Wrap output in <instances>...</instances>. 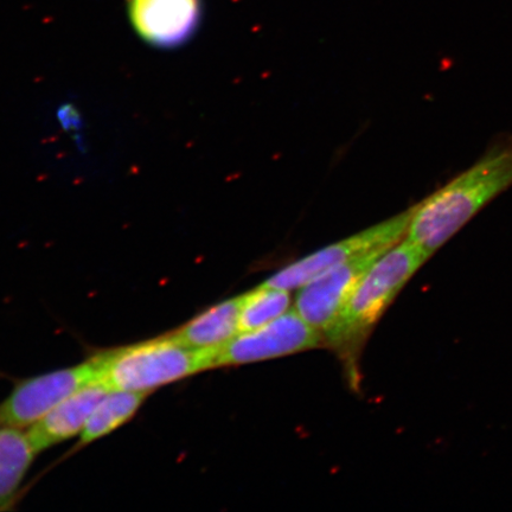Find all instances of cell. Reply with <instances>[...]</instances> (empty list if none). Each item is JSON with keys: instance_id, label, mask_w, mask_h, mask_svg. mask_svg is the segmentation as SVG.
I'll return each instance as SVG.
<instances>
[{"instance_id": "cell-1", "label": "cell", "mask_w": 512, "mask_h": 512, "mask_svg": "<svg viewBox=\"0 0 512 512\" xmlns=\"http://www.w3.org/2000/svg\"><path fill=\"white\" fill-rule=\"evenodd\" d=\"M511 185L512 139L492 146L471 168L414 207L406 239L432 256Z\"/></svg>"}, {"instance_id": "cell-2", "label": "cell", "mask_w": 512, "mask_h": 512, "mask_svg": "<svg viewBox=\"0 0 512 512\" xmlns=\"http://www.w3.org/2000/svg\"><path fill=\"white\" fill-rule=\"evenodd\" d=\"M217 348L187 347L168 332L146 341L94 354L99 381L112 390H153L215 369Z\"/></svg>"}, {"instance_id": "cell-3", "label": "cell", "mask_w": 512, "mask_h": 512, "mask_svg": "<svg viewBox=\"0 0 512 512\" xmlns=\"http://www.w3.org/2000/svg\"><path fill=\"white\" fill-rule=\"evenodd\" d=\"M428 258L430 255L408 239L384 252L358 281L336 323L324 335V342L349 354L360 348L377 320Z\"/></svg>"}, {"instance_id": "cell-4", "label": "cell", "mask_w": 512, "mask_h": 512, "mask_svg": "<svg viewBox=\"0 0 512 512\" xmlns=\"http://www.w3.org/2000/svg\"><path fill=\"white\" fill-rule=\"evenodd\" d=\"M95 381L99 374L94 355L76 366L19 380L0 402V426L30 428L68 396Z\"/></svg>"}, {"instance_id": "cell-5", "label": "cell", "mask_w": 512, "mask_h": 512, "mask_svg": "<svg viewBox=\"0 0 512 512\" xmlns=\"http://www.w3.org/2000/svg\"><path fill=\"white\" fill-rule=\"evenodd\" d=\"M413 210L414 208L403 211L392 219L307 255L273 274L264 284L284 288L287 291L296 290V288L298 290L299 287L309 283L319 274L341 265L343 262L369 253L388 251L389 248L406 238Z\"/></svg>"}, {"instance_id": "cell-6", "label": "cell", "mask_w": 512, "mask_h": 512, "mask_svg": "<svg viewBox=\"0 0 512 512\" xmlns=\"http://www.w3.org/2000/svg\"><path fill=\"white\" fill-rule=\"evenodd\" d=\"M324 336L290 309L273 322L217 347L215 368L241 366L322 347Z\"/></svg>"}, {"instance_id": "cell-7", "label": "cell", "mask_w": 512, "mask_h": 512, "mask_svg": "<svg viewBox=\"0 0 512 512\" xmlns=\"http://www.w3.org/2000/svg\"><path fill=\"white\" fill-rule=\"evenodd\" d=\"M384 252L358 256L319 274L298 288L294 309L324 336L341 315L358 281Z\"/></svg>"}, {"instance_id": "cell-8", "label": "cell", "mask_w": 512, "mask_h": 512, "mask_svg": "<svg viewBox=\"0 0 512 512\" xmlns=\"http://www.w3.org/2000/svg\"><path fill=\"white\" fill-rule=\"evenodd\" d=\"M134 31L150 46L176 48L195 34L202 0H126Z\"/></svg>"}, {"instance_id": "cell-9", "label": "cell", "mask_w": 512, "mask_h": 512, "mask_svg": "<svg viewBox=\"0 0 512 512\" xmlns=\"http://www.w3.org/2000/svg\"><path fill=\"white\" fill-rule=\"evenodd\" d=\"M101 381L82 387L28 428V437L40 454L81 434L96 406L111 392Z\"/></svg>"}, {"instance_id": "cell-10", "label": "cell", "mask_w": 512, "mask_h": 512, "mask_svg": "<svg viewBox=\"0 0 512 512\" xmlns=\"http://www.w3.org/2000/svg\"><path fill=\"white\" fill-rule=\"evenodd\" d=\"M241 303L242 296L224 300L201 312L170 334L190 348L221 347L240 334Z\"/></svg>"}, {"instance_id": "cell-11", "label": "cell", "mask_w": 512, "mask_h": 512, "mask_svg": "<svg viewBox=\"0 0 512 512\" xmlns=\"http://www.w3.org/2000/svg\"><path fill=\"white\" fill-rule=\"evenodd\" d=\"M37 454L27 431L0 426V511L15 508Z\"/></svg>"}, {"instance_id": "cell-12", "label": "cell", "mask_w": 512, "mask_h": 512, "mask_svg": "<svg viewBox=\"0 0 512 512\" xmlns=\"http://www.w3.org/2000/svg\"><path fill=\"white\" fill-rule=\"evenodd\" d=\"M149 393L111 390L94 409L79 435L75 450L95 443L131 421L149 398Z\"/></svg>"}, {"instance_id": "cell-13", "label": "cell", "mask_w": 512, "mask_h": 512, "mask_svg": "<svg viewBox=\"0 0 512 512\" xmlns=\"http://www.w3.org/2000/svg\"><path fill=\"white\" fill-rule=\"evenodd\" d=\"M290 291L262 284L242 296L240 332L261 328L290 310Z\"/></svg>"}]
</instances>
